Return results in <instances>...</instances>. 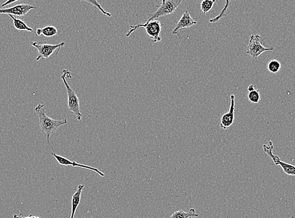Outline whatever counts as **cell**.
Returning a JSON list of instances; mask_svg holds the SVG:
<instances>
[{
  "instance_id": "obj_17",
  "label": "cell",
  "mask_w": 295,
  "mask_h": 218,
  "mask_svg": "<svg viewBox=\"0 0 295 218\" xmlns=\"http://www.w3.org/2000/svg\"><path fill=\"white\" fill-rule=\"evenodd\" d=\"M230 3L231 0H226V3L224 4V8H222V10L221 11V12H220L219 14L217 16L213 18V19L209 20V22H210L211 23H217V22H219L220 20L224 17L227 11L228 10L229 6H230Z\"/></svg>"
},
{
  "instance_id": "obj_22",
  "label": "cell",
  "mask_w": 295,
  "mask_h": 218,
  "mask_svg": "<svg viewBox=\"0 0 295 218\" xmlns=\"http://www.w3.org/2000/svg\"><path fill=\"white\" fill-rule=\"evenodd\" d=\"M254 89H255V87L254 85H251L249 86V87H248V92L252 91H253V90H254Z\"/></svg>"
},
{
  "instance_id": "obj_16",
  "label": "cell",
  "mask_w": 295,
  "mask_h": 218,
  "mask_svg": "<svg viewBox=\"0 0 295 218\" xmlns=\"http://www.w3.org/2000/svg\"><path fill=\"white\" fill-rule=\"evenodd\" d=\"M281 69L280 62L276 59H272L268 64V70L274 74L278 73Z\"/></svg>"
},
{
  "instance_id": "obj_6",
  "label": "cell",
  "mask_w": 295,
  "mask_h": 218,
  "mask_svg": "<svg viewBox=\"0 0 295 218\" xmlns=\"http://www.w3.org/2000/svg\"><path fill=\"white\" fill-rule=\"evenodd\" d=\"M263 149L264 153L267 154L274 161L275 166H279L283 169L286 174L290 176H295V166L288 163L283 162L278 156L274 154V146L272 141H270L267 145H263Z\"/></svg>"
},
{
  "instance_id": "obj_15",
  "label": "cell",
  "mask_w": 295,
  "mask_h": 218,
  "mask_svg": "<svg viewBox=\"0 0 295 218\" xmlns=\"http://www.w3.org/2000/svg\"><path fill=\"white\" fill-rule=\"evenodd\" d=\"M198 217H199V215L196 213L195 210L193 208H191L189 212H185L183 210L177 211L170 216L171 218H189Z\"/></svg>"
},
{
  "instance_id": "obj_9",
  "label": "cell",
  "mask_w": 295,
  "mask_h": 218,
  "mask_svg": "<svg viewBox=\"0 0 295 218\" xmlns=\"http://www.w3.org/2000/svg\"><path fill=\"white\" fill-rule=\"evenodd\" d=\"M51 155L56 158V160L57 162H58L59 164L61 165V166H72L73 167H79V168H83L88 169V170L92 171L95 172L96 173L98 174L99 175L101 176V177H105V174L104 173H102V172L98 170V169L95 168V167H92L89 166H86V165H84L79 164V163L71 161L69 159H68L67 158L63 157V156L57 155L56 153H51Z\"/></svg>"
},
{
  "instance_id": "obj_21",
  "label": "cell",
  "mask_w": 295,
  "mask_h": 218,
  "mask_svg": "<svg viewBox=\"0 0 295 218\" xmlns=\"http://www.w3.org/2000/svg\"><path fill=\"white\" fill-rule=\"evenodd\" d=\"M19 1H21V0H7V1L1 4V7H5V6L9 5V4L16 3V2Z\"/></svg>"
},
{
  "instance_id": "obj_12",
  "label": "cell",
  "mask_w": 295,
  "mask_h": 218,
  "mask_svg": "<svg viewBox=\"0 0 295 218\" xmlns=\"http://www.w3.org/2000/svg\"><path fill=\"white\" fill-rule=\"evenodd\" d=\"M84 188V185H79L76 192H75L73 196H72L71 199V216H70V218H74L75 215H76L77 209H78L79 204H80L81 195H82V193Z\"/></svg>"
},
{
  "instance_id": "obj_8",
  "label": "cell",
  "mask_w": 295,
  "mask_h": 218,
  "mask_svg": "<svg viewBox=\"0 0 295 218\" xmlns=\"http://www.w3.org/2000/svg\"><path fill=\"white\" fill-rule=\"evenodd\" d=\"M34 6L30 4L23 3L17 4L12 7L0 9V14L12 15L14 16H25L30 11L36 9Z\"/></svg>"
},
{
  "instance_id": "obj_13",
  "label": "cell",
  "mask_w": 295,
  "mask_h": 218,
  "mask_svg": "<svg viewBox=\"0 0 295 218\" xmlns=\"http://www.w3.org/2000/svg\"><path fill=\"white\" fill-rule=\"evenodd\" d=\"M9 17H10L11 19H12L13 22V25H14V27L16 28L17 30L20 31H26V32H34V30L32 29V28L30 27L29 26L27 25L21 20L18 19V18L15 17L14 15H8Z\"/></svg>"
},
{
  "instance_id": "obj_7",
  "label": "cell",
  "mask_w": 295,
  "mask_h": 218,
  "mask_svg": "<svg viewBox=\"0 0 295 218\" xmlns=\"http://www.w3.org/2000/svg\"><path fill=\"white\" fill-rule=\"evenodd\" d=\"M30 44L33 47L37 48V50H38V55H37L36 58L37 61H39L41 59H47L49 58L57 49H58L57 52V54H58L61 48H63L65 45V43H63V42H62V43L58 44H56V45L48 44H40L37 43V42H32Z\"/></svg>"
},
{
  "instance_id": "obj_1",
  "label": "cell",
  "mask_w": 295,
  "mask_h": 218,
  "mask_svg": "<svg viewBox=\"0 0 295 218\" xmlns=\"http://www.w3.org/2000/svg\"><path fill=\"white\" fill-rule=\"evenodd\" d=\"M35 111L39 117L40 129L45 134L47 143L50 144V136L56 133L61 127L67 124V119L65 118L62 120H56L50 118L46 113L45 105L42 103L35 107Z\"/></svg>"
},
{
  "instance_id": "obj_11",
  "label": "cell",
  "mask_w": 295,
  "mask_h": 218,
  "mask_svg": "<svg viewBox=\"0 0 295 218\" xmlns=\"http://www.w3.org/2000/svg\"><path fill=\"white\" fill-rule=\"evenodd\" d=\"M235 111V96L234 94L231 95V105L230 110L228 113L224 114L221 118L220 127L224 130H228L234 122Z\"/></svg>"
},
{
  "instance_id": "obj_14",
  "label": "cell",
  "mask_w": 295,
  "mask_h": 218,
  "mask_svg": "<svg viewBox=\"0 0 295 218\" xmlns=\"http://www.w3.org/2000/svg\"><path fill=\"white\" fill-rule=\"evenodd\" d=\"M36 33L38 36H41V35L42 34L46 37H53L57 34L58 30L56 26L48 25L43 28H37Z\"/></svg>"
},
{
  "instance_id": "obj_2",
  "label": "cell",
  "mask_w": 295,
  "mask_h": 218,
  "mask_svg": "<svg viewBox=\"0 0 295 218\" xmlns=\"http://www.w3.org/2000/svg\"><path fill=\"white\" fill-rule=\"evenodd\" d=\"M63 74L62 75L61 78L64 84L66 90H67L68 102V109L76 116L77 120L81 121L82 120L83 115L81 113L80 109V102L76 92L70 87L69 84L67 82V79H72L71 72L69 70H63Z\"/></svg>"
},
{
  "instance_id": "obj_19",
  "label": "cell",
  "mask_w": 295,
  "mask_h": 218,
  "mask_svg": "<svg viewBox=\"0 0 295 218\" xmlns=\"http://www.w3.org/2000/svg\"><path fill=\"white\" fill-rule=\"evenodd\" d=\"M248 99L251 102L257 104L261 100V95L259 90L254 89L252 91L248 92Z\"/></svg>"
},
{
  "instance_id": "obj_5",
  "label": "cell",
  "mask_w": 295,
  "mask_h": 218,
  "mask_svg": "<svg viewBox=\"0 0 295 218\" xmlns=\"http://www.w3.org/2000/svg\"><path fill=\"white\" fill-rule=\"evenodd\" d=\"M182 0H162L160 5L147 21H153L161 17L172 14L178 10V6L181 4Z\"/></svg>"
},
{
  "instance_id": "obj_3",
  "label": "cell",
  "mask_w": 295,
  "mask_h": 218,
  "mask_svg": "<svg viewBox=\"0 0 295 218\" xmlns=\"http://www.w3.org/2000/svg\"><path fill=\"white\" fill-rule=\"evenodd\" d=\"M162 24L158 20L147 21L146 23L138 24L136 25H131L128 32L126 34V37H129L135 31L140 28H144L146 30L147 34L152 39L153 43H160L162 41L160 36Z\"/></svg>"
},
{
  "instance_id": "obj_20",
  "label": "cell",
  "mask_w": 295,
  "mask_h": 218,
  "mask_svg": "<svg viewBox=\"0 0 295 218\" xmlns=\"http://www.w3.org/2000/svg\"><path fill=\"white\" fill-rule=\"evenodd\" d=\"M81 1H84L85 2H87L90 4H92V5L95 6L96 8H98L99 10L100 11L101 13H103V15H106L107 17H111V13L106 12V11L101 6V4L98 3V0H81Z\"/></svg>"
},
{
  "instance_id": "obj_10",
  "label": "cell",
  "mask_w": 295,
  "mask_h": 218,
  "mask_svg": "<svg viewBox=\"0 0 295 218\" xmlns=\"http://www.w3.org/2000/svg\"><path fill=\"white\" fill-rule=\"evenodd\" d=\"M197 23L192 17L190 16V13L188 11H186L183 13L182 16L180 18L179 21L178 22L177 25L172 32L173 35H178L179 36L180 31L186 29L187 28H190L191 26L195 25Z\"/></svg>"
},
{
  "instance_id": "obj_23",
  "label": "cell",
  "mask_w": 295,
  "mask_h": 218,
  "mask_svg": "<svg viewBox=\"0 0 295 218\" xmlns=\"http://www.w3.org/2000/svg\"></svg>"
},
{
  "instance_id": "obj_18",
  "label": "cell",
  "mask_w": 295,
  "mask_h": 218,
  "mask_svg": "<svg viewBox=\"0 0 295 218\" xmlns=\"http://www.w3.org/2000/svg\"><path fill=\"white\" fill-rule=\"evenodd\" d=\"M215 2V0H203L200 4V9H201L202 12L204 14L210 12L212 10Z\"/></svg>"
},
{
  "instance_id": "obj_4",
  "label": "cell",
  "mask_w": 295,
  "mask_h": 218,
  "mask_svg": "<svg viewBox=\"0 0 295 218\" xmlns=\"http://www.w3.org/2000/svg\"><path fill=\"white\" fill-rule=\"evenodd\" d=\"M261 36L259 35H251L249 42L246 54L257 59L262 54L266 52L274 51V47H265L260 42Z\"/></svg>"
}]
</instances>
